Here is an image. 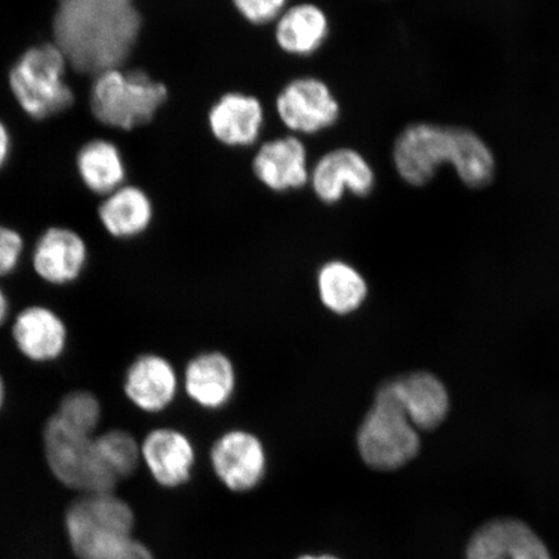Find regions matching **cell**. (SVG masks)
I'll use <instances>...</instances> for the list:
<instances>
[{"label": "cell", "mask_w": 559, "mask_h": 559, "mask_svg": "<svg viewBox=\"0 0 559 559\" xmlns=\"http://www.w3.org/2000/svg\"><path fill=\"white\" fill-rule=\"evenodd\" d=\"M139 29L140 16L132 0H60L56 44L69 62L97 74L121 67Z\"/></svg>", "instance_id": "6da1fadb"}, {"label": "cell", "mask_w": 559, "mask_h": 559, "mask_svg": "<svg viewBox=\"0 0 559 559\" xmlns=\"http://www.w3.org/2000/svg\"><path fill=\"white\" fill-rule=\"evenodd\" d=\"M393 160L400 177L414 187L428 185L444 163L471 188L487 187L495 177L491 150L474 131L460 126H407L395 139Z\"/></svg>", "instance_id": "7a4b0ae2"}, {"label": "cell", "mask_w": 559, "mask_h": 559, "mask_svg": "<svg viewBox=\"0 0 559 559\" xmlns=\"http://www.w3.org/2000/svg\"><path fill=\"white\" fill-rule=\"evenodd\" d=\"M134 514L111 492L86 493L67 514V530L80 559H155L132 537Z\"/></svg>", "instance_id": "3957f363"}, {"label": "cell", "mask_w": 559, "mask_h": 559, "mask_svg": "<svg viewBox=\"0 0 559 559\" xmlns=\"http://www.w3.org/2000/svg\"><path fill=\"white\" fill-rule=\"evenodd\" d=\"M419 449L418 430L405 415L393 381L384 382L356 431L359 457L376 472H395L414 461Z\"/></svg>", "instance_id": "277c9868"}, {"label": "cell", "mask_w": 559, "mask_h": 559, "mask_svg": "<svg viewBox=\"0 0 559 559\" xmlns=\"http://www.w3.org/2000/svg\"><path fill=\"white\" fill-rule=\"evenodd\" d=\"M169 91L143 70L115 67L95 74L90 107L108 128L132 131L148 124L164 107Z\"/></svg>", "instance_id": "5b68a950"}, {"label": "cell", "mask_w": 559, "mask_h": 559, "mask_svg": "<svg viewBox=\"0 0 559 559\" xmlns=\"http://www.w3.org/2000/svg\"><path fill=\"white\" fill-rule=\"evenodd\" d=\"M68 56L58 44L33 46L10 70L9 85L21 110L35 121L72 107L74 93L67 81Z\"/></svg>", "instance_id": "8992f818"}, {"label": "cell", "mask_w": 559, "mask_h": 559, "mask_svg": "<svg viewBox=\"0 0 559 559\" xmlns=\"http://www.w3.org/2000/svg\"><path fill=\"white\" fill-rule=\"evenodd\" d=\"M44 449L48 466L62 485L85 493L114 492L118 480L104 463L95 436L53 414L45 424Z\"/></svg>", "instance_id": "52a82bcc"}, {"label": "cell", "mask_w": 559, "mask_h": 559, "mask_svg": "<svg viewBox=\"0 0 559 559\" xmlns=\"http://www.w3.org/2000/svg\"><path fill=\"white\" fill-rule=\"evenodd\" d=\"M280 122L292 135H317L338 122L341 104L317 76H298L280 90L275 100Z\"/></svg>", "instance_id": "ba28073f"}, {"label": "cell", "mask_w": 559, "mask_h": 559, "mask_svg": "<svg viewBox=\"0 0 559 559\" xmlns=\"http://www.w3.org/2000/svg\"><path fill=\"white\" fill-rule=\"evenodd\" d=\"M210 465L228 491L248 493L260 487L267 475L269 452L254 432L230 429L215 439Z\"/></svg>", "instance_id": "9c48e42d"}, {"label": "cell", "mask_w": 559, "mask_h": 559, "mask_svg": "<svg viewBox=\"0 0 559 559\" xmlns=\"http://www.w3.org/2000/svg\"><path fill=\"white\" fill-rule=\"evenodd\" d=\"M310 187L321 204L332 206L346 194L367 198L376 187V173L362 153L338 146L324 153L311 167Z\"/></svg>", "instance_id": "30bf717a"}, {"label": "cell", "mask_w": 559, "mask_h": 559, "mask_svg": "<svg viewBox=\"0 0 559 559\" xmlns=\"http://www.w3.org/2000/svg\"><path fill=\"white\" fill-rule=\"evenodd\" d=\"M465 559H555L548 545L528 523L499 516L474 531Z\"/></svg>", "instance_id": "8fae6325"}, {"label": "cell", "mask_w": 559, "mask_h": 559, "mask_svg": "<svg viewBox=\"0 0 559 559\" xmlns=\"http://www.w3.org/2000/svg\"><path fill=\"white\" fill-rule=\"evenodd\" d=\"M123 394L143 414L158 415L177 401L181 377L165 356L146 353L136 356L126 369Z\"/></svg>", "instance_id": "7c38bea8"}, {"label": "cell", "mask_w": 559, "mask_h": 559, "mask_svg": "<svg viewBox=\"0 0 559 559\" xmlns=\"http://www.w3.org/2000/svg\"><path fill=\"white\" fill-rule=\"evenodd\" d=\"M88 247L73 228L52 226L35 241L32 264L35 275L52 286L72 285L88 263Z\"/></svg>", "instance_id": "4fadbf2b"}, {"label": "cell", "mask_w": 559, "mask_h": 559, "mask_svg": "<svg viewBox=\"0 0 559 559\" xmlns=\"http://www.w3.org/2000/svg\"><path fill=\"white\" fill-rule=\"evenodd\" d=\"M251 170L271 192L299 191L310 183L309 152L297 135L272 139L255 152Z\"/></svg>", "instance_id": "5bb4252c"}, {"label": "cell", "mask_w": 559, "mask_h": 559, "mask_svg": "<svg viewBox=\"0 0 559 559\" xmlns=\"http://www.w3.org/2000/svg\"><path fill=\"white\" fill-rule=\"evenodd\" d=\"M12 340L26 360L47 365L59 360L69 344L66 320L51 307L31 305L12 321Z\"/></svg>", "instance_id": "9a60e30c"}, {"label": "cell", "mask_w": 559, "mask_h": 559, "mask_svg": "<svg viewBox=\"0 0 559 559\" xmlns=\"http://www.w3.org/2000/svg\"><path fill=\"white\" fill-rule=\"evenodd\" d=\"M142 461L165 488L186 486L193 477L198 452L192 439L175 428L153 429L140 443Z\"/></svg>", "instance_id": "2e32d148"}, {"label": "cell", "mask_w": 559, "mask_h": 559, "mask_svg": "<svg viewBox=\"0 0 559 559\" xmlns=\"http://www.w3.org/2000/svg\"><path fill=\"white\" fill-rule=\"evenodd\" d=\"M264 107L254 95L229 91L207 111L210 134L228 148H249L262 135Z\"/></svg>", "instance_id": "e0dca14e"}, {"label": "cell", "mask_w": 559, "mask_h": 559, "mask_svg": "<svg viewBox=\"0 0 559 559\" xmlns=\"http://www.w3.org/2000/svg\"><path fill=\"white\" fill-rule=\"evenodd\" d=\"M237 370L229 356L205 352L193 356L181 374V389L199 408L216 412L233 402L237 391Z\"/></svg>", "instance_id": "ac0fdd59"}, {"label": "cell", "mask_w": 559, "mask_h": 559, "mask_svg": "<svg viewBox=\"0 0 559 559\" xmlns=\"http://www.w3.org/2000/svg\"><path fill=\"white\" fill-rule=\"evenodd\" d=\"M331 34V21L320 5L289 4L274 23V39L284 53L310 58L321 50Z\"/></svg>", "instance_id": "d6986e66"}, {"label": "cell", "mask_w": 559, "mask_h": 559, "mask_svg": "<svg viewBox=\"0 0 559 559\" xmlns=\"http://www.w3.org/2000/svg\"><path fill=\"white\" fill-rule=\"evenodd\" d=\"M97 218L110 237L132 240L143 236L155 219V205L142 188L123 185L103 198Z\"/></svg>", "instance_id": "ffe728a7"}, {"label": "cell", "mask_w": 559, "mask_h": 559, "mask_svg": "<svg viewBox=\"0 0 559 559\" xmlns=\"http://www.w3.org/2000/svg\"><path fill=\"white\" fill-rule=\"evenodd\" d=\"M393 381L396 395L411 423L419 431L439 428L449 414L450 400L436 376L417 372Z\"/></svg>", "instance_id": "44dd1931"}, {"label": "cell", "mask_w": 559, "mask_h": 559, "mask_svg": "<svg viewBox=\"0 0 559 559\" xmlns=\"http://www.w3.org/2000/svg\"><path fill=\"white\" fill-rule=\"evenodd\" d=\"M320 304L335 317H352L360 311L369 296V285L362 272L344 260H331L317 272Z\"/></svg>", "instance_id": "7402d4cb"}, {"label": "cell", "mask_w": 559, "mask_h": 559, "mask_svg": "<svg viewBox=\"0 0 559 559\" xmlns=\"http://www.w3.org/2000/svg\"><path fill=\"white\" fill-rule=\"evenodd\" d=\"M75 165L83 186L100 198L126 185L128 169L122 153L109 140L94 139L83 144Z\"/></svg>", "instance_id": "603a6c76"}, {"label": "cell", "mask_w": 559, "mask_h": 559, "mask_svg": "<svg viewBox=\"0 0 559 559\" xmlns=\"http://www.w3.org/2000/svg\"><path fill=\"white\" fill-rule=\"evenodd\" d=\"M96 444L104 463L117 480L131 477L142 463L140 443L128 431L121 429L105 431L96 437Z\"/></svg>", "instance_id": "cb8c5ba5"}, {"label": "cell", "mask_w": 559, "mask_h": 559, "mask_svg": "<svg viewBox=\"0 0 559 559\" xmlns=\"http://www.w3.org/2000/svg\"><path fill=\"white\" fill-rule=\"evenodd\" d=\"M55 415L72 428L94 436L102 423V402L91 391L75 390L62 396Z\"/></svg>", "instance_id": "d4e9b609"}, {"label": "cell", "mask_w": 559, "mask_h": 559, "mask_svg": "<svg viewBox=\"0 0 559 559\" xmlns=\"http://www.w3.org/2000/svg\"><path fill=\"white\" fill-rule=\"evenodd\" d=\"M230 2L247 23L264 26L274 24L288 9L290 0H230Z\"/></svg>", "instance_id": "484cf974"}, {"label": "cell", "mask_w": 559, "mask_h": 559, "mask_svg": "<svg viewBox=\"0 0 559 559\" xmlns=\"http://www.w3.org/2000/svg\"><path fill=\"white\" fill-rule=\"evenodd\" d=\"M25 251V240L19 230L0 223V278L19 269Z\"/></svg>", "instance_id": "4316f807"}, {"label": "cell", "mask_w": 559, "mask_h": 559, "mask_svg": "<svg viewBox=\"0 0 559 559\" xmlns=\"http://www.w3.org/2000/svg\"><path fill=\"white\" fill-rule=\"evenodd\" d=\"M12 152V136L7 124L0 120V169L9 163Z\"/></svg>", "instance_id": "83f0119b"}, {"label": "cell", "mask_w": 559, "mask_h": 559, "mask_svg": "<svg viewBox=\"0 0 559 559\" xmlns=\"http://www.w3.org/2000/svg\"><path fill=\"white\" fill-rule=\"evenodd\" d=\"M11 312L10 298L7 296L5 290L0 285V328L9 321Z\"/></svg>", "instance_id": "f1b7e54d"}, {"label": "cell", "mask_w": 559, "mask_h": 559, "mask_svg": "<svg viewBox=\"0 0 559 559\" xmlns=\"http://www.w3.org/2000/svg\"><path fill=\"white\" fill-rule=\"evenodd\" d=\"M7 401V386L5 381L3 379V374L0 373V412L4 408Z\"/></svg>", "instance_id": "f546056e"}, {"label": "cell", "mask_w": 559, "mask_h": 559, "mask_svg": "<svg viewBox=\"0 0 559 559\" xmlns=\"http://www.w3.org/2000/svg\"><path fill=\"white\" fill-rule=\"evenodd\" d=\"M296 559H342L337 556L331 555V554H320V555H302L299 556Z\"/></svg>", "instance_id": "4dcf8cb0"}]
</instances>
